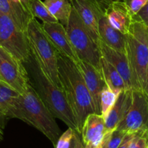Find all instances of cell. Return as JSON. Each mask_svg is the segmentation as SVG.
<instances>
[{"label": "cell", "mask_w": 148, "mask_h": 148, "mask_svg": "<svg viewBox=\"0 0 148 148\" xmlns=\"http://www.w3.org/2000/svg\"><path fill=\"white\" fill-rule=\"evenodd\" d=\"M97 45L100 49L102 57L104 58L119 72L124 79L129 89L134 90L133 77L126 53L109 47L100 40L97 41Z\"/></svg>", "instance_id": "12"}, {"label": "cell", "mask_w": 148, "mask_h": 148, "mask_svg": "<svg viewBox=\"0 0 148 148\" xmlns=\"http://www.w3.org/2000/svg\"><path fill=\"white\" fill-rule=\"evenodd\" d=\"M132 18L133 20L142 23L146 26H148V1Z\"/></svg>", "instance_id": "27"}, {"label": "cell", "mask_w": 148, "mask_h": 148, "mask_svg": "<svg viewBox=\"0 0 148 148\" xmlns=\"http://www.w3.org/2000/svg\"><path fill=\"white\" fill-rule=\"evenodd\" d=\"M26 33L33 59L46 77L57 88L62 89L58 72L57 50L36 17L30 20Z\"/></svg>", "instance_id": "5"}, {"label": "cell", "mask_w": 148, "mask_h": 148, "mask_svg": "<svg viewBox=\"0 0 148 148\" xmlns=\"http://www.w3.org/2000/svg\"><path fill=\"white\" fill-rule=\"evenodd\" d=\"M143 92L148 96V69H147V72L146 78H145V85H144Z\"/></svg>", "instance_id": "31"}, {"label": "cell", "mask_w": 148, "mask_h": 148, "mask_svg": "<svg viewBox=\"0 0 148 148\" xmlns=\"http://www.w3.org/2000/svg\"><path fill=\"white\" fill-rule=\"evenodd\" d=\"M16 118L32 126L46 136L54 146L61 134L55 118L31 85L15 102L10 119Z\"/></svg>", "instance_id": "2"}, {"label": "cell", "mask_w": 148, "mask_h": 148, "mask_svg": "<svg viewBox=\"0 0 148 148\" xmlns=\"http://www.w3.org/2000/svg\"><path fill=\"white\" fill-rule=\"evenodd\" d=\"M0 80H1V77H0Z\"/></svg>", "instance_id": "35"}, {"label": "cell", "mask_w": 148, "mask_h": 148, "mask_svg": "<svg viewBox=\"0 0 148 148\" xmlns=\"http://www.w3.org/2000/svg\"><path fill=\"white\" fill-rule=\"evenodd\" d=\"M129 148H148V131L135 132Z\"/></svg>", "instance_id": "24"}, {"label": "cell", "mask_w": 148, "mask_h": 148, "mask_svg": "<svg viewBox=\"0 0 148 148\" xmlns=\"http://www.w3.org/2000/svg\"><path fill=\"white\" fill-rule=\"evenodd\" d=\"M120 91H114L106 85L100 94V114L104 117L114 106Z\"/></svg>", "instance_id": "21"}, {"label": "cell", "mask_w": 148, "mask_h": 148, "mask_svg": "<svg viewBox=\"0 0 148 148\" xmlns=\"http://www.w3.org/2000/svg\"><path fill=\"white\" fill-rule=\"evenodd\" d=\"M31 12L33 17L41 19L43 23L59 22L48 10L41 0H30Z\"/></svg>", "instance_id": "22"}, {"label": "cell", "mask_w": 148, "mask_h": 148, "mask_svg": "<svg viewBox=\"0 0 148 148\" xmlns=\"http://www.w3.org/2000/svg\"><path fill=\"white\" fill-rule=\"evenodd\" d=\"M131 94L132 90L121 91L114 106L104 117V127L107 133L115 130L119 123L126 116L131 104Z\"/></svg>", "instance_id": "15"}, {"label": "cell", "mask_w": 148, "mask_h": 148, "mask_svg": "<svg viewBox=\"0 0 148 148\" xmlns=\"http://www.w3.org/2000/svg\"><path fill=\"white\" fill-rule=\"evenodd\" d=\"M126 35V53L134 90L143 91L148 69V26L133 20Z\"/></svg>", "instance_id": "4"}, {"label": "cell", "mask_w": 148, "mask_h": 148, "mask_svg": "<svg viewBox=\"0 0 148 148\" xmlns=\"http://www.w3.org/2000/svg\"><path fill=\"white\" fill-rule=\"evenodd\" d=\"M28 65V73L33 79V88L55 118L63 121L68 127L81 134L76 119L62 89L54 85L43 73L32 56Z\"/></svg>", "instance_id": "3"}, {"label": "cell", "mask_w": 148, "mask_h": 148, "mask_svg": "<svg viewBox=\"0 0 148 148\" xmlns=\"http://www.w3.org/2000/svg\"><path fill=\"white\" fill-rule=\"evenodd\" d=\"M99 40L109 47L126 53V35L110 24L105 15L102 16L98 21Z\"/></svg>", "instance_id": "17"}, {"label": "cell", "mask_w": 148, "mask_h": 148, "mask_svg": "<svg viewBox=\"0 0 148 148\" xmlns=\"http://www.w3.org/2000/svg\"><path fill=\"white\" fill-rule=\"evenodd\" d=\"M20 93L2 80H0V116L10 119L15 102Z\"/></svg>", "instance_id": "19"}, {"label": "cell", "mask_w": 148, "mask_h": 148, "mask_svg": "<svg viewBox=\"0 0 148 148\" xmlns=\"http://www.w3.org/2000/svg\"><path fill=\"white\" fill-rule=\"evenodd\" d=\"M66 31L68 38L80 60L85 61L101 72V53L97 42L94 41L78 13L72 7Z\"/></svg>", "instance_id": "6"}, {"label": "cell", "mask_w": 148, "mask_h": 148, "mask_svg": "<svg viewBox=\"0 0 148 148\" xmlns=\"http://www.w3.org/2000/svg\"><path fill=\"white\" fill-rule=\"evenodd\" d=\"M105 16L110 24L123 34L128 33L133 21L132 16L123 1L110 2L106 10Z\"/></svg>", "instance_id": "16"}, {"label": "cell", "mask_w": 148, "mask_h": 148, "mask_svg": "<svg viewBox=\"0 0 148 148\" xmlns=\"http://www.w3.org/2000/svg\"><path fill=\"white\" fill-rule=\"evenodd\" d=\"M104 117L101 114H91L84 121L81 137L84 148H96L106 134Z\"/></svg>", "instance_id": "14"}, {"label": "cell", "mask_w": 148, "mask_h": 148, "mask_svg": "<svg viewBox=\"0 0 148 148\" xmlns=\"http://www.w3.org/2000/svg\"><path fill=\"white\" fill-rule=\"evenodd\" d=\"M100 67L106 85L114 91H123L129 89L124 79L119 72L101 56Z\"/></svg>", "instance_id": "18"}, {"label": "cell", "mask_w": 148, "mask_h": 148, "mask_svg": "<svg viewBox=\"0 0 148 148\" xmlns=\"http://www.w3.org/2000/svg\"><path fill=\"white\" fill-rule=\"evenodd\" d=\"M0 46L24 64L32 58L27 33L19 28L8 14L1 12Z\"/></svg>", "instance_id": "7"}, {"label": "cell", "mask_w": 148, "mask_h": 148, "mask_svg": "<svg viewBox=\"0 0 148 148\" xmlns=\"http://www.w3.org/2000/svg\"><path fill=\"white\" fill-rule=\"evenodd\" d=\"M75 132L71 128L68 127V130L62 133L60 135L59 138L58 139L57 143L56 145L55 146V148H69L71 145V140L74 135V133Z\"/></svg>", "instance_id": "25"}, {"label": "cell", "mask_w": 148, "mask_h": 148, "mask_svg": "<svg viewBox=\"0 0 148 148\" xmlns=\"http://www.w3.org/2000/svg\"><path fill=\"white\" fill-rule=\"evenodd\" d=\"M82 75L87 88L92 97L97 114H100V94L106 86L102 72L88 62L79 60L76 64Z\"/></svg>", "instance_id": "13"}, {"label": "cell", "mask_w": 148, "mask_h": 148, "mask_svg": "<svg viewBox=\"0 0 148 148\" xmlns=\"http://www.w3.org/2000/svg\"><path fill=\"white\" fill-rule=\"evenodd\" d=\"M70 1L94 41L97 43L99 19L105 15L106 10L111 1L108 0H70Z\"/></svg>", "instance_id": "10"}, {"label": "cell", "mask_w": 148, "mask_h": 148, "mask_svg": "<svg viewBox=\"0 0 148 148\" xmlns=\"http://www.w3.org/2000/svg\"><path fill=\"white\" fill-rule=\"evenodd\" d=\"M96 148H101V143H100V145H98V146H97V147H96Z\"/></svg>", "instance_id": "34"}, {"label": "cell", "mask_w": 148, "mask_h": 148, "mask_svg": "<svg viewBox=\"0 0 148 148\" xmlns=\"http://www.w3.org/2000/svg\"><path fill=\"white\" fill-rule=\"evenodd\" d=\"M0 77L20 94L31 85L29 74L24 64L0 46Z\"/></svg>", "instance_id": "8"}, {"label": "cell", "mask_w": 148, "mask_h": 148, "mask_svg": "<svg viewBox=\"0 0 148 148\" xmlns=\"http://www.w3.org/2000/svg\"><path fill=\"white\" fill-rule=\"evenodd\" d=\"M3 129H1L0 127V142L3 140V137H4V132H3Z\"/></svg>", "instance_id": "32"}, {"label": "cell", "mask_w": 148, "mask_h": 148, "mask_svg": "<svg viewBox=\"0 0 148 148\" xmlns=\"http://www.w3.org/2000/svg\"><path fill=\"white\" fill-rule=\"evenodd\" d=\"M69 148H84L81 134L77 132L74 133Z\"/></svg>", "instance_id": "28"}, {"label": "cell", "mask_w": 148, "mask_h": 148, "mask_svg": "<svg viewBox=\"0 0 148 148\" xmlns=\"http://www.w3.org/2000/svg\"><path fill=\"white\" fill-rule=\"evenodd\" d=\"M108 1H123V0H108Z\"/></svg>", "instance_id": "33"}, {"label": "cell", "mask_w": 148, "mask_h": 148, "mask_svg": "<svg viewBox=\"0 0 148 148\" xmlns=\"http://www.w3.org/2000/svg\"><path fill=\"white\" fill-rule=\"evenodd\" d=\"M132 17L145 5L148 0H123Z\"/></svg>", "instance_id": "26"}, {"label": "cell", "mask_w": 148, "mask_h": 148, "mask_svg": "<svg viewBox=\"0 0 148 148\" xmlns=\"http://www.w3.org/2000/svg\"><path fill=\"white\" fill-rule=\"evenodd\" d=\"M135 133H127L118 148H129Z\"/></svg>", "instance_id": "29"}, {"label": "cell", "mask_w": 148, "mask_h": 148, "mask_svg": "<svg viewBox=\"0 0 148 148\" xmlns=\"http://www.w3.org/2000/svg\"><path fill=\"white\" fill-rule=\"evenodd\" d=\"M41 27L57 51L69 58L75 64L79 62L80 59L71 46L66 28L64 27L63 25L61 24L59 22L46 23L41 24Z\"/></svg>", "instance_id": "11"}, {"label": "cell", "mask_w": 148, "mask_h": 148, "mask_svg": "<svg viewBox=\"0 0 148 148\" xmlns=\"http://www.w3.org/2000/svg\"><path fill=\"white\" fill-rule=\"evenodd\" d=\"M131 95L130 108L116 129L126 133L148 131V96L140 90H132Z\"/></svg>", "instance_id": "9"}, {"label": "cell", "mask_w": 148, "mask_h": 148, "mask_svg": "<svg viewBox=\"0 0 148 148\" xmlns=\"http://www.w3.org/2000/svg\"><path fill=\"white\" fill-rule=\"evenodd\" d=\"M0 12L4 14L11 16V8L8 0H0Z\"/></svg>", "instance_id": "30"}, {"label": "cell", "mask_w": 148, "mask_h": 148, "mask_svg": "<svg viewBox=\"0 0 148 148\" xmlns=\"http://www.w3.org/2000/svg\"><path fill=\"white\" fill-rule=\"evenodd\" d=\"M58 72L63 92L81 133L88 115L96 114L92 97L76 64L57 51Z\"/></svg>", "instance_id": "1"}, {"label": "cell", "mask_w": 148, "mask_h": 148, "mask_svg": "<svg viewBox=\"0 0 148 148\" xmlns=\"http://www.w3.org/2000/svg\"><path fill=\"white\" fill-rule=\"evenodd\" d=\"M126 134L117 129L106 133L101 143V148H118Z\"/></svg>", "instance_id": "23"}, {"label": "cell", "mask_w": 148, "mask_h": 148, "mask_svg": "<svg viewBox=\"0 0 148 148\" xmlns=\"http://www.w3.org/2000/svg\"><path fill=\"white\" fill-rule=\"evenodd\" d=\"M49 12L66 27L72 10V4L68 0H44Z\"/></svg>", "instance_id": "20"}]
</instances>
